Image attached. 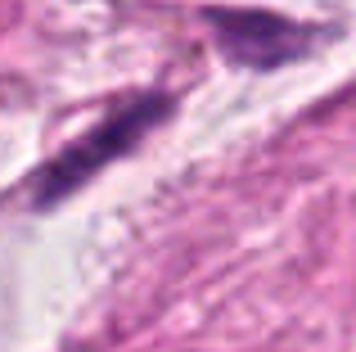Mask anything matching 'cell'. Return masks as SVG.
Instances as JSON below:
<instances>
[{"label":"cell","mask_w":356,"mask_h":352,"mask_svg":"<svg viewBox=\"0 0 356 352\" xmlns=\"http://www.w3.org/2000/svg\"><path fill=\"white\" fill-rule=\"evenodd\" d=\"M163 113H167V104H163L158 95L136 99L131 109L113 113L104 127H99V131H90L86 141L77 145V150H68L63 159H54L50 168L41 172V185H36V203H41V208H50L54 199L72 194L81 181H86V176H95L99 168H104V163H113L118 154H127L131 145H136L140 136H145Z\"/></svg>","instance_id":"cell-1"},{"label":"cell","mask_w":356,"mask_h":352,"mask_svg":"<svg viewBox=\"0 0 356 352\" xmlns=\"http://www.w3.org/2000/svg\"><path fill=\"white\" fill-rule=\"evenodd\" d=\"M221 41L230 45L235 59L261 63V68H275V63L293 59L307 45V32L293 23H280L270 14H217Z\"/></svg>","instance_id":"cell-2"}]
</instances>
